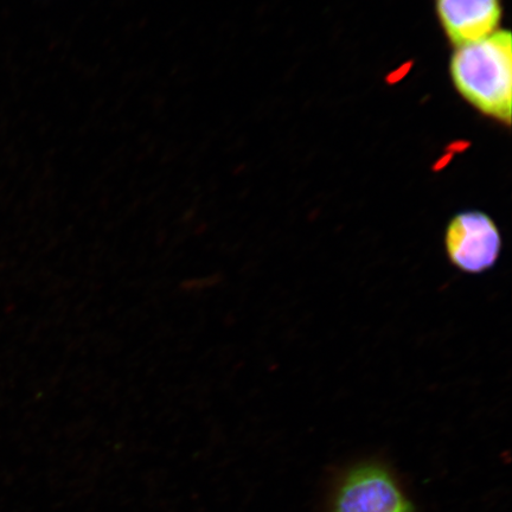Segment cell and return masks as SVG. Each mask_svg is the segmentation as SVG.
Returning a JSON list of instances; mask_svg holds the SVG:
<instances>
[{"label": "cell", "instance_id": "cell-1", "mask_svg": "<svg viewBox=\"0 0 512 512\" xmlns=\"http://www.w3.org/2000/svg\"><path fill=\"white\" fill-rule=\"evenodd\" d=\"M454 87L486 117L510 125L512 113V37L499 29L489 37L454 48L450 61Z\"/></svg>", "mask_w": 512, "mask_h": 512}, {"label": "cell", "instance_id": "cell-2", "mask_svg": "<svg viewBox=\"0 0 512 512\" xmlns=\"http://www.w3.org/2000/svg\"><path fill=\"white\" fill-rule=\"evenodd\" d=\"M502 247V234L497 223L483 211H460L447 224L446 255L460 272H488L497 264Z\"/></svg>", "mask_w": 512, "mask_h": 512}, {"label": "cell", "instance_id": "cell-3", "mask_svg": "<svg viewBox=\"0 0 512 512\" xmlns=\"http://www.w3.org/2000/svg\"><path fill=\"white\" fill-rule=\"evenodd\" d=\"M334 512H416L395 478L374 464L352 470L339 486Z\"/></svg>", "mask_w": 512, "mask_h": 512}, {"label": "cell", "instance_id": "cell-4", "mask_svg": "<svg viewBox=\"0 0 512 512\" xmlns=\"http://www.w3.org/2000/svg\"><path fill=\"white\" fill-rule=\"evenodd\" d=\"M435 11L454 48L484 40L501 29L502 0H435Z\"/></svg>", "mask_w": 512, "mask_h": 512}]
</instances>
